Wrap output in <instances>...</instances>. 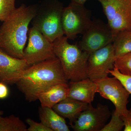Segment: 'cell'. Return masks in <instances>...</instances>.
<instances>
[{
    "mask_svg": "<svg viewBox=\"0 0 131 131\" xmlns=\"http://www.w3.org/2000/svg\"><path fill=\"white\" fill-rule=\"evenodd\" d=\"M68 82L60 61L56 57L29 66L16 84L26 100L32 102L51 87Z\"/></svg>",
    "mask_w": 131,
    "mask_h": 131,
    "instance_id": "6da1fadb",
    "label": "cell"
},
{
    "mask_svg": "<svg viewBox=\"0 0 131 131\" xmlns=\"http://www.w3.org/2000/svg\"><path fill=\"white\" fill-rule=\"evenodd\" d=\"M37 8L36 5L22 4L0 27V48L12 56L23 59L28 26Z\"/></svg>",
    "mask_w": 131,
    "mask_h": 131,
    "instance_id": "7a4b0ae2",
    "label": "cell"
},
{
    "mask_svg": "<svg viewBox=\"0 0 131 131\" xmlns=\"http://www.w3.org/2000/svg\"><path fill=\"white\" fill-rule=\"evenodd\" d=\"M64 35L53 42L55 56L58 58L67 81H77L88 78L90 54L83 51L78 45L71 44Z\"/></svg>",
    "mask_w": 131,
    "mask_h": 131,
    "instance_id": "3957f363",
    "label": "cell"
},
{
    "mask_svg": "<svg viewBox=\"0 0 131 131\" xmlns=\"http://www.w3.org/2000/svg\"><path fill=\"white\" fill-rule=\"evenodd\" d=\"M63 8L59 0H45L38 6L36 14L31 21L32 26L52 42L64 35L62 24Z\"/></svg>",
    "mask_w": 131,
    "mask_h": 131,
    "instance_id": "277c9868",
    "label": "cell"
},
{
    "mask_svg": "<svg viewBox=\"0 0 131 131\" xmlns=\"http://www.w3.org/2000/svg\"><path fill=\"white\" fill-rule=\"evenodd\" d=\"M91 13L84 5L71 2L64 7L62 24L64 35L68 39L73 40L77 35H83L91 25Z\"/></svg>",
    "mask_w": 131,
    "mask_h": 131,
    "instance_id": "5b68a950",
    "label": "cell"
},
{
    "mask_svg": "<svg viewBox=\"0 0 131 131\" xmlns=\"http://www.w3.org/2000/svg\"><path fill=\"white\" fill-rule=\"evenodd\" d=\"M114 37L120 31L131 30V0H98Z\"/></svg>",
    "mask_w": 131,
    "mask_h": 131,
    "instance_id": "8992f818",
    "label": "cell"
},
{
    "mask_svg": "<svg viewBox=\"0 0 131 131\" xmlns=\"http://www.w3.org/2000/svg\"><path fill=\"white\" fill-rule=\"evenodd\" d=\"M97 86V93L103 98L109 100L115 107L114 113L125 116L128 111L130 93L116 78L106 77L94 81Z\"/></svg>",
    "mask_w": 131,
    "mask_h": 131,
    "instance_id": "52a82bcc",
    "label": "cell"
},
{
    "mask_svg": "<svg viewBox=\"0 0 131 131\" xmlns=\"http://www.w3.org/2000/svg\"><path fill=\"white\" fill-rule=\"evenodd\" d=\"M28 42L24 50L23 59L29 66L56 57L53 42L34 27L28 30Z\"/></svg>",
    "mask_w": 131,
    "mask_h": 131,
    "instance_id": "ba28073f",
    "label": "cell"
},
{
    "mask_svg": "<svg viewBox=\"0 0 131 131\" xmlns=\"http://www.w3.org/2000/svg\"><path fill=\"white\" fill-rule=\"evenodd\" d=\"M78 45L83 51L90 54L112 43L114 37L108 24L99 19H94L83 34Z\"/></svg>",
    "mask_w": 131,
    "mask_h": 131,
    "instance_id": "9c48e42d",
    "label": "cell"
},
{
    "mask_svg": "<svg viewBox=\"0 0 131 131\" xmlns=\"http://www.w3.org/2000/svg\"><path fill=\"white\" fill-rule=\"evenodd\" d=\"M112 115L107 105L98 103L94 107L89 103L70 127L75 131H101Z\"/></svg>",
    "mask_w": 131,
    "mask_h": 131,
    "instance_id": "30bf717a",
    "label": "cell"
},
{
    "mask_svg": "<svg viewBox=\"0 0 131 131\" xmlns=\"http://www.w3.org/2000/svg\"><path fill=\"white\" fill-rule=\"evenodd\" d=\"M114 50L112 43L90 54L88 76L94 81L108 76L109 71L114 68Z\"/></svg>",
    "mask_w": 131,
    "mask_h": 131,
    "instance_id": "8fae6325",
    "label": "cell"
},
{
    "mask_svg": "<svg viewBox=\"0 0 131 131\" xmlns=\"http://www.w3.org/2000/svg\"><path fill=\"white\" fill-rule=\"evenodd\" d=\"M23 59L12 57L0 48V82L16 84L24 71L29 67Z\"/></svg>",
    "mask_w": 131,
    "mask_h": 131,
    "instance_id": "7c38bea8",
    "label": "cell"
},
{
    "mask_svg": "<svg viewBox=\"0 0 131 131\" xmlns=\"http://www.w3.org/2000/svg\"><path fill=\"white\" fill-rule=\"evenodd\" d=\"M68 97L88 103L93 101L97 93V86L89 78L77 81H70L69 83Z\"/></svg>",
    "mask_w": 131,
    "mask_h": 131,
    "instance_id": "4fadbf2b",
    "label": "cell"
},
{
    "mask_svg": "<svg viewBox=\"0 0 131 131\" xmlns=\"http://www.w3.org/2000/svg\"><path fill=\"white\" fill-rule=\"evenodd\" d=\"M89 103L68 97L52 107L55 112L73 124L81 113L87 107Z\"/></svg>",
    "mask_w": 131,
    "mask_h": 131,
    "instance_id": "5bb4252c",
    "label": "cell"
},
{
    "mask_svg": "<svg viewBox=\"0 0 131 131\" xmlns=\"http://www.w3.org/2000/svg\"><path fill=\"white\" fill-rule=\"evenodd\" d=\"M68 83L56 84L40 94L38 100L41 106L52 108L68 97Z\"/></svg>",
    "mask_w": 131,
    "mask_h": 131,
    "instance_id": "9a60e30c",
    "label": "cell"
},
{
    "mask_svg": "<svg viewBox=\"0 0 131 131\" xmlns=\"http://www.w3.org/2000/svg\"><path fill=\"white\" fill-rule=\"evenodd\" d=\"M42 123L52 131H70L65 119L54 111L52 108L41 106L39 111Z\"/></svg>",
    "mask_w": 131,
    "mask_h": 131,
    "instance_id": "2e32d148",
    "label": "cell"
},
{
    "mask_svg": "<svg viewBox=\"0 0 131 131\" xmlns=\"http://www.w3.org/2000/svg\"><path fill=\"white\" fill-rule=\"evenodd\" d=\"M115 58L131 52V30L120 31L114 37L112 42Z\"/></svg>",
    "mask_w": 131,
    "mask_h": 131,
    "instance_id": "e0dca14e",
    "label": "cell"
},
{
    "mask_svg": "<svg viewBox=\"0 0 131 131\" xmlns=\"http://www.w3.org/2000/svg\"><path fill=\"white\" fill-rule=\"evenodd\" d=\"M27 129L24 122L14 115L2 117L0 121V131H27Z\"/></svg>",
    "mask_w": 131,
    "mask_h": 131,
    "instance_id": "ac0fdd59",
    "label": "cell"
},
{
    "mask_svg": "<svg viewBox=\"0 0 131 131\" xmlns=\"http://www.w3.org/2000/svg\"><path fill=\"white\" fill-rule=\"evenodd\" d=\"M114 68H117L124 74L131 75V52L116 58Z\"/></svg>",
    "mask_w": 131,
    "mask_h": 131,
    "instance_id": "d6986e66",
    "label": "cell"
},
{
    "mask_svg": "<svg viewBox=\"0 0 131 131\" xmlns=\"http://www.w3.org/2000/svg\"><path fill=\"white\" fill-rule=\"evenodd\" d=\"M15 0H0V20L7 19L16 9Z\"/></svg>",
    "mask_w": 131,
    "mask_h": 131,
    "instance_id": "ffe728a7",
    "label": "cell"
},
{
    "mask_svg": "<svg viewBox=\"0 0 131 131\" xmlns=\"http://www.w3.org/2000/svg\"><path fill=\"white\" fill-rule=\"evenodd\" d=\"M124 127V122L121 116L113 112L110 122L106 124L101 131H121Z\"/></svg>",
    "mask_w": 131,
    "mask_h": 131,
    "instance_id": "44dd1931",
    "label": "cell"
},
{
    "mask_svg": "<svg viewBox=\"0 0 131 131\" xmlns=\"http://www.w3.org/2000/svg\"><path fill=\"white\" fill-rule=\"evenodd\" d=\"M109 73L110 75L119 80L130 94H131V75L124 74L115 68L112 70H109Z\"/></svg>",
    "mask_w": 131,
    "mask_h": 131,
    "instance_id": "7402d4cb",
    "label": "cell"
},
{
    "mask_svg": "<svg viewBox=\"0 0 131 131\" xmlns=\"http://www.w3.org/2000/svg\"><path fill=\"white\" fill-rule=\"evenodd\" d=\"M26 122L29 126L27 128V131H52L41 122H36L30 118L27 119Z\"/></svg>",
    "mask_w": 131,
    "mask_h": 131,
    "instance_id": "603a6c76",
    "label": "cell"
},
{
    "mask_svg": "<svg viewBox=\"0 0 131 131\" xmlns=\"http://www.w3.org/2000/svg\"><path fill=\"white\" fill-rule=\"evenodd\" d=\"M124 122V131H131V108L128 110L126 114L121 116Z\"/></svg>",
    "mask_w": 131,
    "mask_h": 131,
    "instance_id": "cb8c5ba5",
    "label": "cell"
},
{
    "mask_svg": "<svg viewBox=\"0 0 131 131\" xmlns=\"http://www.w3.org/2000/svg\"><path fill=\"white\" fill-rule=\"evenodd\" d=\"M9 91L6 84L0 82V99L7 98L8 96Z\"/></svg>",
    "mask_w": 131,
    "mask_h": 131,
    "instance_id": "d4e9b609",
    "label": "cell"
},
{
    "mask_svg": "<svg viewBox=\"0 0 131 131\" xmlns=\"http://www.w3.org/2000/svg\"><path fill=\"white\" fill-rule=\"evenodd\" d=\"M88 0H71V3L77 5H84Z\"/></svg>",
    "mask_w": 131,
    "mask_h": 131,
    "instance_id": "484cf974",
    "label": "cell"
},
{
    "mask_svg": "<svg viewBox=\"0 0 131 131\" xmlns=\"http://www.w3.org/2000/svg\"><path fill=\"white\" fill-rule=\"evenodd\" d=\"M3 112L2 111H1V110H0V121H1L2 118V115L3 114Z\"/></svg>",
    "mask_w": 131,
    "mask_h": 131,
    "instance_id": "4316f807",
    "label": "cell"
}]
</instances>
